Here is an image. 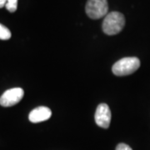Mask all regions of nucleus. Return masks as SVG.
<instances>
[{"label":"nucleus","instance_id":"obj_1","mask_svg":"<svg viewBox=\"0 0 150 150\" xmlns=\"http://www.w3.org/2000/svg\"><path fill=\"white\" fill-rule=\"evenodd\" d=\"M125 18L121 13L111 12L108 13L103 22V31L107 35H115L123 30Z\"/></svg>","mask_w":150,"mask_h":150},{"label":"nucleus","instance_id":"obj_2","mask_svg":"<svg viewBox=\"0 0 150 150\" xmlns=\"http://www.w3.org/2000/svg\"><path fill=\"white\" fill-rule=\"evenodd\" d=\"M139 67V59L136 57H128L116 62L112 66V71L116 76H127L137 71Z\"/></svg>","mask_w":150,"mask_h":150},{"label":"nucleus","instance_id":"obj_3","mask_svg":"<svg viewBox=\"0 0 150 150\" xmlns=\"http://www.w3.org/2000/svg\"><path fill=\"white\" fill-rule=\"evenodd\" d=\"M87 15L92 19H98L108 14L107 0H88L85 7Z\"/></svg>","mask_w":150,"mask_h":150},{"label":"nucleus","instance_id":"obj_4","mask_svg":"<svg viewBox=\"0 0 150 150\" xmlns=\"http://www.w3.org/2000/svg\"><path fill=\"white\" fill-rule=\"evenodd\" d=\"M24 91L21 88H13L5 91L0 97V105L3 107H11L21 101Z\"/></svg>","mask_w":150,"mask_h":150},{"label":"nucleus","instance_id":"obj_5","mask_svg":"<svg viewBox=\"0 0 150 150\" xmlns=\"http://www.w3.org/2000/svg\"><path fill=\"white\" fill-rule=\"evenodd\" d=\"M111 111L106 103L99 104L96 109L94 118L97 125L103 129H108L111 122Z\"/></svg>","mask_w":150,"mask_h":150},{"label":"nucleus","instance_id":"obj_6","mask_svg":"<svg viewBox=\"0 0 150 150\" xmlns=\"http://www.w3.org/2000/svg\"><path fill=\"white\" fill-rule=\"evenodd\" d=\"M51 115H52V111L48 107L41 106L32 110L28 115V118L30 122L36 123L48 120L50 118Z\"/></svg>","mask_w":150,"mask_h":150},{"label":"nucleus","instance_id":"obj_7","mask_svg":"<svg viewBox=\"0 0 150 150\" xmlns=\"http://www.w3.org/2000/svg\"><path fill=\"white\" fill-rule=\"evenodd\" d=\"M11 38V32L9 29L4 25L0 23V39L2 40H8Z\"/></svg>","mask_w":150,"mask_h":150},{"label":"nucleus","instance_id":"obj_8","mask_svg":"<svg viewBox=\"0 0 150 150\" xmlns=\"http://www.w3.org/2000/svg\"><path fill=\"white\" fill-rule=\"evenodd\" d=\"M5 7L8 11L14 13L18 8V0H7Z\"/></svg>","mask_w":150,"mask_h":150},{"label":"nucleus","instance_id":"obj_9","mask_svg":"<svg viewBox=\"0 0 150 150\" xmlns=\"http://www.w3.org/2000/svg\"><path fill=\"white\" fill-rule=\"evenodd\" d=\"M116 150H133L129 145L126 144H119L116 147Z\"/></svg>","mask_w":150,"mask_h":150},{"label":"nucleus","instance_id":"obj_10","mask_svg":"<svg viewBox=\"0 0 150 150\" xmlns=\"http://www.w3.org/2000/svg\"><path fill=\"white\" fill-rule=\"evenodd\" d=\"M6 3H7V0H0V8H4L6 5Z\"/></svg>","mask_w":150,"mask_h":150}]
</instances>
